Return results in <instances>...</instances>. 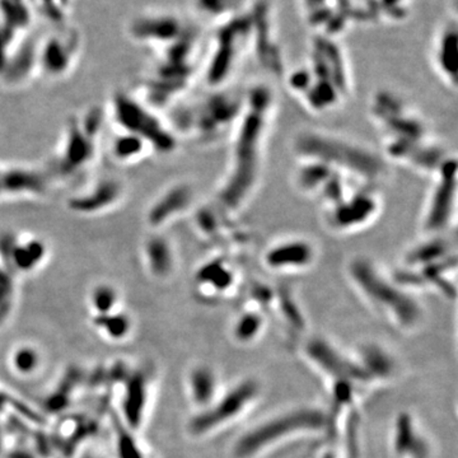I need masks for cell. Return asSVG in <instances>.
Masks as SVG:
<instances>
[{
  "instance_id": "obj_2",
  "label": "cell",
  "mask_w": 458,
  "mask_h": 458,
  "mask_svg": "<svg viewBox=\"0 0 458 458\" xmlns=\"http://www.w3.org/2000/svg\"><path fill=\"white\" fill-rule=\"evenodd\" d=\"M104 113L93 106L66 122L62 140L54 157L51 179L71 180L92 167L98 158Z\"/></svg>"
},
{
  "instance_id": "obj_22",
  "label": "cell",
  "mask_w": 458,
  "mask_h": 458,
  "mask_svg": "<svg viewBox=\"0 0 458 458\" xmlns=\"http://www.w3.org/2000/svg\"><path fill=\"white\" fill-rule=\"evenodd\" d=\"M152 153L146 141L129 132L117 131L110 144V155L120 165H135Z\"/></svg>"
},
{
  "instance_id": "obj_28",
  "label": "cell",
  "mask_w": 458,
  "mask_h": 458,
  "mask_svg": "<svg viewBox=\"0 0 458 458\" xmlns=\"http://www.w3.org/2000/svg\"><path fill=\"white\" fill-rule=\"evenodd\" d=\"M214 387H216V379L209 369L192 370L189 378L190 394L198 405H207L212 400Z\"/></svg>"
},
{
  "instance_id": "obj_9",
  "label": "cell",
  "mask_w": 458,
  "mask_h": 458,
  "mask_svg": "<svg viewBox=\"0 0 458 458\" xmlns=\"http://www.w3.org/2000/svg\"><path fill=\"white\" fill-rule=\"evenodd\" d=\"M82 51V38L72 27H60L38 44V73L59 81L72 73Z\"/></svg>"
},
{
  "instance_id": "obj_17",
  "label": "cell",
  "mask_w": 458,
  "mask_h": 458,
  "mask_svg": "<svg viewBox=\"0 0 458 458\" xmlns=\"http://www.w3.org/2000/svg\"><path fill=\"white\" fill-rule=\"evenodd\" d=\"M456 198V162H445L441 170V180L433 191L427 210V231L438 232L450 223L452 208Z\"/></svg>"
},
{
  "instance_id": "obj_19",
  "label": "cell",
  "mask_w": 458,
  "mask_h": 458,
  "mask_svg": "<svg viewBox=\"0 0 458 458\" xmlns=\"http://www.w3.org/2000/svg\"><path fill=\"white\" fill-rule=\"evenodd\" d=\"M38 42L22 41L12 51L2 81L7 87L17 89L38 73Z\"/></svg>"
},
{
  "instance_id": "obj_4",
  "label": "cell",
  "mask_w": 458,
  "mask_h": 458,
  "mask_svg": "<svg viewBox=\"0 0 458 458\" xmlns=\"http://www.w3.org/2000/svg\"><path fill=\"white\" fill-rule=\"evenodd\" d=\"M312 66L306 69L309 84L315 81V86L309 90L307 86L304 95L309 93L310 105L319 108L334 105L348 90V68L342 50L333 38L318 35L312 45Z\"/></svg>"
},
{
  "instance_id": "obj_14",
  "label": "cell",
  "mask_w": 458,
  "mask_h": 458,
  "mask_svg": "<svg viewBox=\"0 0 458 458\" xmlns=\"http://www.w3.org/2000/svg\"><path fill=\"white\" fill-rule=\"evenodd\" d=\"M310 25L321 29L327 38L345 31L352 22H363L361 8L352 0H302Z\"/></svg>"
},
{
  "instance_id": "obj_30",
  "label": "cell",
  "mask_w": 458,
  "mask_h": 458,
  "mask_svg": "<svg viewBox=\"0 0 458 458\" xmlns=\"http://www.w3.org/2000/svg\"><path fill=\"white\" fill-rule=\"evenodd\" d=\"M116 454L117 458H147L131 430L123 423H116Z\"/></svg>"
},
{
  "instance_id": "obj_11",
  "label": "cell",
  "mask_w": 458,
  "mask_h": 458,
  "mask_svg": "<svg viewBox=\"0 0 458 458\" xmlns=\"http://www.w3.org/2000/svg\"><path fill=\"white\" fill-rule=\"evenodd\" d=\"M325 426H327V418L322 412L318 410H301L286 417L271 420L259 427L258 429L252 430L238 442L236 452L240 457L252 456L271 443L278 442L279 437L289 436L301 430L321 429Z\"/></svg>"
},
{
  "instance_id": "obj_1",
  "label": "cell",
  "mask_w": 458,
  "mask_h": 458,
  "mask_svg": "<svg viewBox=\"0 0 458 458\" xmlns=\"http://www.w3.org/2000/svg\"><path fill=\"white\" fill-rule=\"evenodd\" d=\"M271 102L270 90L265 87L252 90L247 101L232 152L231 171L219 191V200L228 209H237L245 203L258 182Z\"/></svg>"
},
{
  "instance_id": "obj_12",
  "label": "cell",
  "mask_w": 458,
  "mask_h": 458,
  "mask_svg": "<svg viewBox=\"0 0 458 458\" xmlns=\"http://www.w3.org/2000/svg\"><path fill=\"white\" fill-rule=\"evenodd\" d=\"M189 30L185 23L168 12H149L132 18L128 32L131 40L158 51L179 41Z\"/></svg>"
},
{
  "instance_id": "obj_26",
  "label": "cell",
  "mask_w": 458,
  "mask_h": 458,
  "mask_svg": "<svg viewBox=\"0 0 458 458\" xmlns=\"http://www.w3.org/2000/svg\"><path fill=\"white\" fill-rule=\"evenodd\" d=\"M41 354L33 345H18L9 357V366L18 376L30 377L35 375L41 367Z\"/></svg>"
},
{
  "instance_id": "obj_25",
  "label": "cell",
  "mask_w": 458,
  "mask_h": 458,
  "mask_svg": "<svg viewBox=\"0 0 458 458\" xmlns=\"http://www.w3.org/2000/svg\"><path fill=\"white\" fill-rule=\"evenodd\" d=\"M89 307L92 318L119 311L123 309L122 292L111 283H98L90 289Z\"/></svg>"
},
{
  "instance_id": "obj_6",
  "label": "cell",
  "mask_w": 458,
  "mask_h": 458,
  "mask_svg": "<svg viewBox=\"0 0 458 458\" xmlns=\"http://www.w3.org/2000/svg\"><path fill=\"white\" fill-rule=\"evenodd\" d=\"M298 150L301 155L316 159V164L344 168L364 179H373L382 171L381 162L369 150L333 138L304 135L298 140Z\"/></svg>"
},
{
  "instance_id": "obj_20",
  "label": "cell",
  "mask_w": 458,
  "mask_h": 458,
  "mask_svg": "<svg viewBox=\"0 0 458 458\" xmlns=\"http://www.w3.org/2000/svg\"><path fill=\"white\" fill-rule=\"evenodd\" d=\"M434 60L439 73L456 86L458 71V36L456 25H447L439 33L434 49Z\"/></svg>"
},
{
  "instance_id": "obj_5",
  "label": "cell",
  "mask_w": 458,
  "mask_h": 458,
  "mask_svg": "<svg viewBox=\"0 0 458 458\" xmlns=\"http://www.w3.org/2000/svg\"><path fill=\"white\" fill-rule=\"evenodd\" d=\"M352 282L361 293L378 307L381 311L388 313L403 327H410L418 321L419 309L417 303L408 297L396 284L388 282L369 261L355 260L352 264Z\"/></svg>"
},
{
  "instance_id": "obj_27",
  "label": "cell",
  "mask_w": 458,
  "mask_h": 458,
  "mask_svg": "<svg viewBox=\"0 0 458 458\" xmlns=\"http://www.w3.org/2000/svg\"><path fill=\"white\" fill-rule=\"evenodd\" d=\"M18 278L0 267V327L7 322L17 302Z\"/></svg>"
},
{
  "instance_id": "obj_7",
  "label": "cell",
  "mask_w": 458,
  "mask_h": 458,
  "mask_svg": "<svg viewBox=\"0 0 458 458\" xmlns=\"http://www.w3.org/2000/svg\"><path fill=\"white\" fill-rule=\"evenodd\" d=\"M51 250L44 237L35 233L0 229V267L16 278L38 273L49 261Z\"/></svg>"
},
{
  "instance_id": "obj_31",
  "label": "cell",
  "mask_w": 458,
  "mask_h": 458,
  "mask_svg": "<svg viewBox=\"0 0 458 458\" xmlns=\"http://www.w3.org/2000/svg\"><path fill=\"white\" fill-rule=\"evenodd\" d=\"M16 38L11 35L2 25H0V81L7 69L9 57L16 47Z\"/></svg>"
},
{
  "instance_id": "obj_15",
  "label": "cell",
  "mask_w": 458,
  "mask_h": 458,
  "mask_svg": "<svg viewBox=\"0 0 458 458\" xmlns=\"http://www.w3.org/2000/svg\"><path fill=\"white\" fill-rule=\"evenodd\" d=\"M194 200V192L188 183H174L157 195L146 212V223L152 232L162 229L188 212Z\"/></svg>"
},
{
  "instance_id": "obj_23",
  "label": "cell",
  "mask_w": 458,
  "mask_h": 458,
  "mask_svg": "<svg viewBox=\"0 0 458 458\" xmlns=\"http://www.w3.org/2000/svg\"><path fill=\"white\" fill-rule=\"evenodd\" d=\"M92 327L108 342L122 343L131 335L134 319L131 313L122 309L108 315L95 316L92 318Z\"/></svg>"
},
{
  "instance_id": "obj_29",
  "label": "cell",
  "mask_w": 458,
  "mask_h": 458,
  "mask_svg": "<svg viewBox=\"0 0 458 458\" xmlns=\"http://www.w3.org/2000/svg\"><path fill=\"white\" fill-rule=\"evenodd\" d=\"M240 0H194L195 8L209 20H228L237 14Z\"/></svg>"
},
{
  "instance_id": "obj_32",
  "label": "cell",
  "mask_w": 458,
  "mask_h": 458,
  "mask_svg": "<svg viewBox=\"0 0 458 458\" xmlns=\"http://www.w3.org/2000/svg\"><path fill=\"white\" fill-rule=\"evenodd\" d=\"M261 327V319L256 315H246L237 324L236 335L241 340L252 339Z\"/></svg>"
},
{
  "instance_id": "obj_24",
  "label": "cell",
  "mask_w": 458,
  "mask_h": 458,
  "mask_svg": "<svg viewBox=\"0 0 458 458\" xmlns=\"http://www.w3.org/2000/svg\"><path fill=\"white\" fill-rule=\"evenodd\" d=\"M410 0H367L361 7L363 22L369 21L386 20L391 22H401L408 20Z\"/></svg>"
},
{
  "instance_id": "obj_16",
  "label": "cell",
  "mask_w": 458,
  "mask_h": 458,
  "mask_svg": "<svg viewBox=\"0 0 458 458\" xmlns=\"http://www.w3.org/2000/svg\"><path fill=\"white\" fill-rule=\"evenodd\" d=\"M256 391H258V387L252 382H243L242 385L237 386L236 390L231 391L212 409L207 410L197 418L192 419L190 423V430L192 434L200 436V434L216 429L223 423H227L249 405L250 401L254 399Z\"/></svg>"
},
{
  "instance_id": "obj_8",
  "label": "cell",
  "mask_w": 458,
  "mask_h": 458,
  "mask_svg": "<svg viewBox=\"0 0 458 458\" xmlns=\"http://www.w3.org/2000/svg\"><path fill=\"white\" fill-rule=\"evenodd\" d=\"M254 35L252 13H237L223 21L216 33L212 55L207 68V80L212 86L221 84L228 77L241 50Z\"/></svg>"
},
{
  "instance_id": "obj_18",
  "label": "cell",
  "mask_w": 458,
  "mask_h": 458,
  "mask_svg": "<svg viewBox=\"0 0 458 458\" xmlns=\"http://www.w3.org/2000/svg\"><path fill=\"white\" fill-rule=\"evenodd\" d=\"M141 262L147 273L156 280L170 278L176 267L174 245L161 232H152L140 247Z\"/></svg>"
},
{
  "instance_id": "obj_13",
  "label": "cell",
  "mask_w": 458,
  "mask_h": 458,
  "mask_svg": "<svg viewBox=\"0 0 458 458\" xmlns=\"http://www.w3.org/2000/svg\"><path fill=\"white\" fill-rule=\"evenodd\" d=\"M50 172L29 165L0 164V201L38 200L47 197Z\"/></svg>"
},
{
  "instance_id": "obj_10",
  "label": "cell",
  "mask_w": 458,
  "mask_h": 458,
  "mask_svg": "<svg viewBox=\"0 0 458 458\" xmlns=\"http://www.w3.org/2000/svg\"><path fill=\"white\" fill-rule=\"evenodd\" d=\"M125 198V182L120 177L105 174L69 195L65 208L73 216L90 218L113 212L123 203Z\"/></svg>"
},
{
  "instance_id": "obj_3",
  "label": "cell",
  "mask_w": 458,
  "mask_h": 458,
  "mask_svg": "<svg viewBox=\"0 0 458 458\" xmlns=\"http://www.w3.org/2000/svg\"><path fill=\"white\" fill-rule=\"evenodd\" d=\"M108 114L117 131L129 132L146 141L153 155H171L177 147L176 134L155 108L126 90L113 93Z\"/></svg>"
},
{
  "instance_id": "obj_21",
  "label": "cell",
  "mask_w": 458,
  "mask_h": 458,
  "mask_svg": "<svg viewBox=\"0 0 458 458\" xmlns=\"http://www.w3.org/2000/svg\"><path fill=\"white\" fill-rule=\"evenodd\" d=\"M311 247L304 242L279 243L267 256V264L274 269H298L306 267L312 261Z\"/></svg>"
}]
</instances>
